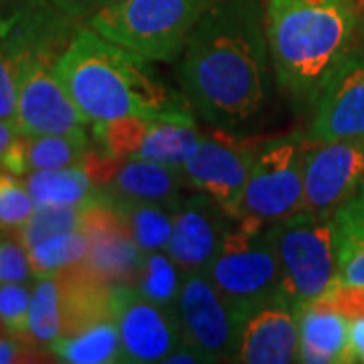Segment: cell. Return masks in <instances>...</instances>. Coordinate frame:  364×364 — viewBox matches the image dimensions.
<instances>
[{"mask_svg": "<svg viewBox=\"0 0 364 364\" xmlns=\"http://www.w3.org/2000/svg\"><path fill=\"white\" fill-rule=\"evenodd\" d=\"M273 73L294 100L316 97L342 61L356 0H263Z\"/></svg>", "mask_w": 364, "mask_h": 364, "instance_id": "3957f363", "label": "cell"}, {"mask_svg": "<svg viewBox=\"0 0 364 364\" xmlns=\"http://www.w3.org/2000/svg\"><path fill=\"white\" fill-rule=\"evenodd\" d=\"M114 205L126 223L132 239L144 253L164 251L172 235V221L176 208L156 203H136V200H107Z\"/></svg>", "mask_w": 364, "mask_h": 364, "instance_id": "cb8c5ba5", "label": "cell"}, {"mask_svg": "<svg viewBox=\"0 0 364 364\" xmlns=\"http://www.w3.org/2000/svg\"><path fill=\"white\" fill-rule=\"evenodd\" d=\"M195 363H205L203 356L198 354V350H195L191 344L182 342L178 348L170 352L168 358L164 360V364H195Z\"/></svg>", "mask_w": 364, "mask_h": 364, "instance_id": "74e56055", "label": "cell"}, {"mask_svg": "<svg viewBox=\"0 0 364 364\" xmlns=\"http://www.w3.org/2000/svg\"><path fill=\"white\" fill-rule=\"evenodd\" d=\"M87 207H37L31 221L14 233L26 249L43 239L67 231H83Z\"/></svg>", "mask_w": 364, "mask_h": 364, "instance_id": "83f0119b", "label": "cell"}, {"mask_svg": "<svg viewBox=\"0 0 364 364\" xmlns=\"http://www.w3.org/2000/svg\"><path fill=\"white\" fill-rule=\"evenodd\" d=\"M16 69V128L21 134L83 132L87 122L55 75L57 55L41 51L9 53Z\"/></svg>", "mask_w": 364, "mask_h": 364, "instance_id": "ba28073f", "label": "cell"}, {"mask_svg": "<svg viewBox=\"0 0 364 364\" xmlns=\"http://www.w3.org/2000/svg\"><path fill=\"white\" fill-rule=\"evenodd\" d=\"M25 182L37 207H90L104 200L90 172L81 166L31 170Z\"/></svg>", "mask_w": 364, "mask_h": 364, "instance_id": "44dd1931", "label": "cell"}, {"mask_svg": "<svg viewBox=\"0 0 364 364\" xmlns=\"http://www.w3.org/2000/svg\"><path fill=\"white\" fill-rule=\"evenodd\" d=\"M31 282L0 284V326L4 334L26 338L33 289Z\"/></svg>", "mask_w": 364, "mask_h": 364, "instance_id": "f546056e", "label": "cell"}, {"mask_svg": "<svg viewBox=\"0 0 364 364\" xmlns=\"http://www.w3.org/2000/svg\"><path fill=\"white\" fill-rule=\"evenodd\" d=\"M235 363H299L298 312L277 301L249 316L241 326Z\"/></svg>", "mask_w": 364, "mask_h": 364, "instance_id": "ac0fdd59", "label": "cell"}, {"mask_svg": "<svg viewBox=\"0 0 364 364\" xmlns=\"http://www.w3.org/2000/svg\"><path fill=\"white\" fill-rule=\"evenodd\" d=\"M348 363L364 364V318L352 320L348 334Z\"/></svg>", "mask_w": 364, "mask_h": 364, "instance_id": "d590c367", "label": "cell"}, {"mask_svg": "<svg viewBox=\"0 0 364 364\" xmlns=\"http://www.w3.org/2000/svg\"><path fill=\"white\" fill-rule=\"evenodd\" d=\"M61 330H63V322H61L59 275L35 277L33 296H31V310H28L26 340H31L33 344L49 350L53 342L61 336Z\"/></svg>", "mask_w": 364, "mask_h": 364, "instance_id": "d4e9b609", "label": "cell"}, {"mask_svg": "<svg viewBox=\"0 0 364 364\" xmlns=\"http://www.w3.org/2000/svg\"><path fill=\"white\" fill-rule=\"evenodd\" d=\"M55 75L87 124L154 117L195 124L186 95L170 90L136 53L81 25L55 65Z\"/></svg>", "mask_w": 364, "mask_h": 364, "instance_id": "7a4b0ae2", "label": "cell"}, {"mask_svg": "<svg viewBox=\"0 0 364 364\" xmlns=\"http://www.w3.org/2000/svg\"><path fill=\"white\" fill-rule=\"evenodd\" d=\"M320 298L328 299L338 312H342L348 318V322L364 318V286L334 284Z\"/></svg>", "mask_w": 364, "mask_h": 364, "instance_id": "836d02e7", "label": "cell"}, {"mask_svg": "<svg viewBox=\"0 0 364 364\" xmlns=\"http://www.w3.org/2000/svg\"><path fill=\"white\" fill-rule=\"evenodd\" d=\"M47 348H41L23 336L0 334V364H25V363H49L55 360Z\"/></svg>", "mask_w": 364, "mask_h": 364, "instance_id": "1f68e13d", "label": "cell"}, {"mask_svg": "<svg viewBox=\"0 0 364 364\" xmlns=\"http://www.w3.org/2000/svg\"><path fill=\"white\" fill-rule=\"evenodd\" d=\"M336 284L364 286V193L332 215Z\"/></svg>", "mask_w": 364, "mask_h": 364, "instance_id": "7402d4cb", "label": "cell"}, {"mask_svg": "<svg viewBox=\"0 0 364 364\" xmlns=\"http://www.w3.org/2000/svg\"><path fill=\"white\" fill-rule=\"evenodd\" d=\"M90 237L85 231L57 233L28 247V261L35 277L57 275L87 259Z\"/></svg>", "mask_w": 364, "mask_h": 364, "instance_id": "484cf974", "label": "cell"}, {"mask_svg": "<svg viewBox=\"0 0 364 364\" xmlns=\"http://www.w3.org/2000/svg\"><path fill=\"white\" fill-rule=\"evenodd\" d=\"M308 138L364 142V63L340 61L316 95Z\"/></svg>", "mask_w": 364, "mask_h": 364, "instance_id": "9a60e30c", "label": "cell"}, {"mask_svg": "<svg viewBox=\"0 0 364 364\" xmlns=\"http://www.w3.org/2000/svg\"><path fill=\"white\" fill-rule=\"evenodd\" d=\"M182 93L213 128L233 130L269 97V43L263 0H217L181 55Z\"/></svg>", "mask_w": 364, "mask_h": 364, "instance_id": "6da1fadb", "label": "cell"}, {"mask_svg": "<svg viewBox=\"0 0 364 364\" xmlns=\"http://www.w3.org/2000/svg\"><path fill=\"white\" fill-rule=\"evenodd\" d=\"M95 146L119 160H146L182 168L200 138L196 124L154 117H117L91 126Z\"/></svg>", "mask_w": 364, "mask_h": 364, "instance_id": "8fae6325", "label": "cell"}, {"mask_svg": "<svg viewBox=\"0 0 364 364\" xmlns=\"http://www.w3.org/2000/svg\"><path fill=\"white\" fill-rule=\"evenodd\" d=\"M83 168L102 191L104 200L156 203L176 208L182 203V188L188 184L182 168L107 156L97 146L91 150Z\"/></svg>", "mask_w": 364, "mask_h": 364, "instance_id": "5bb4252c", "label": "cell"}, {"mask_svg": "<svg viewBox=\"0 0 364 364\" xmlns=\"http://www.w3.org/2000/svg\"><path fill=\"white\" fill-rule=\"evenodd\" d=\"M299 363H348L350 322L326 298H318L298 312Z\"/></svg>", "mask_w": 364, "mask_h": 364, "instance_id": "ffe728a7", "label": "cell"}, {"mask_svg": "<svg viewBox=\"0 0 364 364\" xmlns=\"http://www.w3.org/2000/svg\"><path fill=\"white\" fill-rule=\"evenodd\" d=\"M55 360L69 364L122 363V342L116 318H105L77 334L61 336L49 346Z\"/></svg>", "mask_w": 364, "mask_h": 364, "instance_id": "603a6c76", "label": "cell"}, {"mask_svg": "<svg viewBox=\"0 0 364 364\" xmlns=\"http://www.w3.org/2000/svg\"><path fill=\"white\" fill-rule=\"evenodd\" d=\"M176 314L182 342L198 350L205 363H235L243 322L235 316L207 273H184Z\"/></svg>", "mask_w": 364, "mask_h": 364, "instance_id": "30bf717a", "label": "cell"}, {"mask_svg": "<svg viewBox=\"0 0 364 364\" xmlns=\"http://www.w3.org/2000/svg\"><path fill=\"white\" fill-rule=\"evenodd\" d=\"M217 0H114L85 18L107 41L148 61H174Z\"/></svg>", "mask_w": 364, "mask_h": 364, "instance_id": "277c9868", "label": "cell"}, {"mask_svg": "<svg viewBox=\"0 0 364 364\" xmlns=\"http://www.w3.org/2000/svg\"><path fill=\"white\" fill-rule=\"evenodd\" d=\"M0 334H4V330H2V326H0Z\"/></svg>", "mask_w": 364, "mask_h": 364, "instance_id": "ab89813d", "label": "cell"}, {"mask_svg": "<svg viewBox=\"0 0 364 364\" xmlns=\"http://www.w3.org/2000/svg\"><path fill=\"white\" fill-rule=\"evenodd\" d=\"M207 275L241 322L277 304L282 275L267 227L231 219Z\"/></svg>", "mask_w": 364, "mask_h": 364, "instance_id": "5b68a950", "label": "cell"}, {"mask_svg": "<svg viewBox=\"0 0 364 364\" xmlns=\"http://www.w3.org/2000/svg\"><path fill=\"white\" fill-rule=\"evenodd\" d=\"M53 4H57L59 9H63L65 13L73 14L85 23V18L91 13H95L97 9H102L105 4L114 2V0H51Z\"/></svg>", "mask_w": 364, "mask_h": 364, "instance_id": "e575fe53", "label": "cell"}, {"mask_svg": "<svg viewBox=\"0 0 364 364\" xmlns=\"http://www.w3.org/2000/svg\"><path fill=\"white\" fill-rule=\"evenodd\" d=\"M267 237L282 275L279 304L299 312L336 284L332 217L301 210L272 223Z\"/></svg>", "mask_w": 364, "mask_h": 364, "instance_id": "8992f818", "label": "cell"}, {"mask_svg": "<svg viewBox=\"0 0 364 364\" xmlns=\"http://www.w3.org/2000/svg\"><path fill=\"white\" fill-rule=\"evenodd\" d=\"M114 318L122 342V363H164L182 344L176 308L144 298L132 284H114Z\"/></svg>", "mask_w": 364, "mask_h": 364, "instance_id": "7c38bea8", "label": "cell"}, {"mask_svg": "<svg viewBox=\"0 0 364 364\" xmlns=\"http://www.w3.org/2000/svg\"><path fill=\"white\" fill-rule=\"evenodd\" d=\"M21 132L16 128L14 122H9V119H0V170H4V160H6V154L11 150V146L16 140Z\"/></svg>", "mask_w": 364, "mask_h": 364, "instance_id": "8d00e7d4", "label": "cell"}, {"mask_svg": "<svg viewBox=\"0 0 364 364\" xmlns=\"http://www.w3.org/2000/svg\"><path fill=\"white\" fill-rule=\"evenodd\" d=\"M35 200L28 193L25 176L0 170V231L18 233L35 213Z\"/></svg>", "mask_w": 364, "mask_h": 364, "instance_id": "f1b7e54d", "label": "cell"}, {"mask_svg": "<svg viewBox=\"0 0 364 364\" xmlns=\"http://www.w3.org/2000/svg\"><path fill=\"white\" fill-rule=\"evenodd\" d=\"M83 231L90 237V253L83 265L107 284H134L146 253L132 239L116 207L107 200L90 205Z\"/></svg>", "mask_w": 364, "mask_h": 364, "instance_id": "e0dca14e", "label": "cell"}, {"mask_svg": "<svg viewBox=\"0 0 364 364\" xmlns=\"http://www.w3.org/2000/svg\"><path fill=\"white\" fill-rule=\"evenodd\" d=\"M229 221V213L213 196L195 191L174 210L166 253L184 273H207Z\"/></svg>", "mask_w": 364, "mask_h": 364, "instance_id": "2e32d148", "label": "cell"}, {"mask_svg": "<svg viewBox=\"0 0 364 364\" xmlns=\"http://www.w3.org/2000/svg\"><path fill=\"white\" fill-rule=\"evenodd\" d=\"M182 282H184V272L164 249V251H152L144 255L140 273L132 286L136 287L144 298L152 299L166 308H176Z\"/></svg>", "mask_w": 364, "mask_h": 364, "instance_id": "4316f807", "label": "cell"}, {"mask_svg": "<svg viewBox=\"0 0 364 364\" xmlns=\"http://www.w3.org/2000/svg\"><path fill=\"white\" fill-rule=\"evenodd\" d=\"M308 136L265 138L231 219L269 227L304 210V150Z\"/></svg>", "mask_w": 364, "mask_h": 364, "instance_id": "52a82bcc", "label": "cell"}, {"mask_svg": "<svg viewBox=\"0 0 364 364\" xmlns=\"http://www.w3.org/2000/svg\"><path fill=\"white\" fill-rule=\"evenodd\" d=\"M265 138H237L229 130L215 128L200 134L193 152L182 164L188 184L213 196L229 217L239 205L249 174Z\"/></svg>", "mask_w": 364, "mask_h": 364, "instance_id": "9c48e42d", "label": "cell"}, {"mask_svg": "<svg viewBox=\"0 0 364 364\" xmlns=\"http://www.w3.org/2000/svg\"><path fill=\"white\" fill-rule=\"evenodd\" d=\"M363 35H364V11H363Z\"/></svg>", "mask_w": 364, "mask_h": 364, "instance_id": "f35d334b", "label": "cell"}, {"mask_svg": "<svg viewBox=\"0 0 364 364\" xmlns=\"http://www.w3.org/2000/svg\"><path fill=\"white\" fill-rule=\"evenodd\" d=\"M364 182V142H318L304 150V210L332 217Z\"/></svg>", "mask_w": 364, "mask_h": 364, "instance_id": "4fadbf2b", "label": "cell"}, {"mask_svg": "<svg viewBox=\"0 0 364 364\" xmlns=\"http://www.w3.org/2000/svg\"><path fill=\"white\" fill-rule=\"evenodd\" d=\"M33 269L28 261V249L14 237H0V284L31 282Z\"/></svg>", "mask_w": 364, "mask_h": 364, "instance_id": "4dcf8cb0", "label": "cell"}, {"mask_svg": "<svg viewBox=\"0 0 364 364\" xmlns=\"http://www.w3.org/2000/svg\"><path fill=\"white\" fill-rule=\"evenodd\" d=\"M93 148L95 142L87 130L71 134H18L6 154L4 170L25 176L31 170L83 168Z\"/></svg>", "mask_w": 364, "mask_h": 364, "instance_id": "d6986e66", "label": "cell"}, {"mask_svg": "<svg viewBox=\"0 0 364 364\" xmlns=\"http://www.w3.org/2000/svg\"><path fill=\"white\" fill-rule=\"evenodd\" d=\"M16 69L13 59L0 39V119H9L16 124Z\"/></svg>", "mask_w": 364, "mask_h": 364, "instance_id": "d6a6232c", "label": "cell"}]
</instances>
